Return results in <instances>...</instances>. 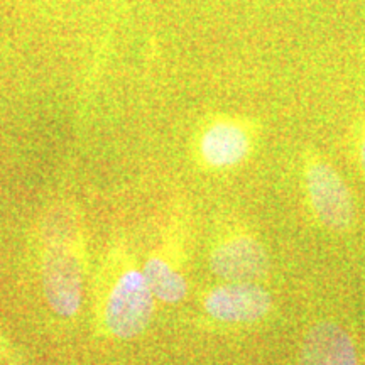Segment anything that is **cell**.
Returning a JSON list of instances; mask_svg holds the SVG:
<instances>
[{
  "label": "cell",
  "instance_id": "cell-8",
  "mask_svg": "<svg viewBox=\"0 0 365 365\" xmlns=\"http://www.w3.org/2000/svg\"><path fill=\"white\" fill-rule=\"evenodd\" d=\"M143 274L154 298L163 303L178 304L188 294V282L185 276L163 255H153L144 264Z\"/></svg>",
  "mask_w": 365,
  "mask_h": 365
},
{
  "label": "cell",
  "instance_id": "cell-3",
  "mask_svg": "<svg viewBox=\"0 0 365 365\" xmlns=\"http://www.w3.org/2000/svg\"><path fill=\"white\" fill-rule=\"evenodd\" d=\"M153 291L143 271L130 269L118 277L105 309V322L117 339H134L149 327L154 313Z\"/></svg>",
  "mask_w": 365,
  "mask_h": 365
},
{
  "label": "cell",
  "instance_id": "cell-1",
  "mask_svg": "<svg viewBox=\"0 0 365 365\" xmlns=\"http://www.w3.org/2000/svg\"><path fill=\"white\" fill-rule=\"evenodd\" d=\"M301 178L314 222L331 234H349L357 223V207L340 173L318 153L307 150Z\"/></svg>",
  "mask_w": 365,
  "mask_h": 365
},
{
  "label": "cell",
  "instance_id": "cell-9",
  "mask_svg": "<svg viewBox=\"0 0 365 365\" xmlns=\"http://www.w3.org/2000/svg\"><path fill=\"white\" fill-rule=\"evenodd\" d=\"M355 158H357L359 168L365 178V124L360 127L357 140H355Z\"/></svg>",
  "mask_w": 365,
  "mask_h": 365
},
{
  "label": "cell",
  "instance_id": "cell-2",
  "mask_svg": "<svg viewBox=\"0 0 365 365\" xmlns=\"http://www.w3.org/2000/svg\"><path fill=\"white\" fill-rule=\"evenodd\" d=\"M266 245L250 228H230L210 252V269L223 281L261 282L271 267Z\"/></svg>",
  "mask_w": 365,
  "mask_h": 365
},
{
  "label": "cell",
  "instance_id": "cell-5",
  "mask_svg": "<svg viewBox=\"0 0 365 365\" xmlns=\"http://www.w3.org/2000/svg\"><path fill=\"white\" fill-rule=\"evenodd\" d=\"M43 287L49 307L59 317L76 314L83 299V274L80 261L65 242L53 239L44 255Z\"/></svg>",
  "mask_w": 365,
  "mask_h": 365
},
{
  "label": "cell",
  "instance_id": "cell-7",
  "mask_svg": "<svg viewBox=\"0 0 365 365\" xmlns=\"http://www.w3.org/2000/svg\"><path fill=\"white\" fill-rule=\"evenodd\" d=\"M298 365H359L357 345L340 323H313L301 341Z\"/></svg>",
  "mask_w": 365,
  "mask_h": 365
},
{
  "label": "cell",
  "instance_id": "cell-6",
  "mask_svg": "<svg viewBox=\"0 0 365 365\" xmlns=\"http://www.w3.org/2000/svg\"><path fill=\"white\" fill-rule=\"evenodd\" d=\"M254 137V130L242 120L222 118L212 122L200 135V159L210 170H232L247 161L252 154Z\"/></svg>",
  "mask_w": 365,
  "mask_h": 365
},
{
  "label": "cell",
  "instance_id": "cell-4",
  "mask_svg": "<svg viewBox=\"0 0 365 365\" xmlns=\"http://www.w3.org/2000/svg\"><path fill=\"white\" fill-rule=\"evenodd\" d=\"M203 308L217 322L249 325L269 317L274 298L261 282L225 281L208 291Z\"/></svg>",
  "mask_w": 365,
  "mask_h": 365
}]
</instances>
